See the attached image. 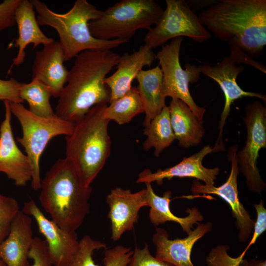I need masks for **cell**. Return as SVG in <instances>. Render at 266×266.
<instances>
[{"mask_svg": "<svg viewBox=\"0 0 266 266\" xmlns=\"http://www.w3.org/2000/svg\"><path fill=\"white\" fill-rule=\"evenodd\" d=\"M202 24L220 40L230 46L229 57L266 73V66L254 58L266 45V0H220L198 14Z\"/></svg>", "mask_w": 266, "mask_h": 266, "instance_id": "6da1fadb", "label": "cell"}, {"mask_svg": "<svg viewBox=\"0 0 266 266\" xmlns=\"http://www.w3.org/2000/svg\"><path fill=\"white\" fill-rule=\"evenodd\" d=\"M119 58L110 50H90L79 54L58 98L56 115L75 123L94 106L109 102L110 91L104 81Z\"/></svg>", "mask_w": 266, "mask_h": 266, "instance_id": "7a4b0ae2", "label": "cell"}, {"mask_svg": "<svg viewBox=\"0 0 266 266\" xmlns=\"http://www.w3.org/2000/svg\"><path fill=\"white\" fill-rule=\"evenodd\" d=\"M39 202L51 220L63 229L74 232L90 211L92 191L66 158L58 160L47 171L40 185Z\"/></svg>", "mask_w": 266, "mask_h": 266, "instance_id": "3957f363", "label": "cell"}, {"mask_svg": "<svg viewBox=\"0 0 266 266\" xmlns=\"http://www.w3.org/2000/svg\"><path fill=\"white\" fill-rule=\"evenodd\" d=\"M30 1L37 13L39 25L51 27L58 33L65 62L84 51L110 50L126 43L120 39H100L92 35L88 24L98 19L102 11L87 0H77L69 10L63 14L51 10L39 0Z\"/></svg>", "mask_w": 266, "mask_h": 266, "instance_id": "277c9868", "label": "cell"}, {"mask_svg": "<svg viewBox=\"0 0 266 266\" xmlns=\"http://www.w3.org/2000/svg\"><path fill=\"white\" fill-rule=\"evenodd\" d=\"M107 105L100 103L92 107L75 123L71 134L66 136V158L87 186H91L110 153V121L103 117Z\"/></svg>", "mask_w": 266, "mask_h": 266, "instance_id": "5b68a950", "label": "cell"}, {"mask_svg": "<svg viewBox=\"0 0 266 266\" xmlns=\"http://www.w3.org/2000/svg\"><path fill=\"white\" fill-rule=\"evenodd\" d=\"M163 11L153 0H122L102 11L101 16L91 21L88 26L97 38L127 42L138 30L151 29Z\"/></svg>", "mask_w": 266, "mask_h": 266, "instance_id": "8992f818", "label": "cell"}, {"mask_svg": "<svg viewBox=\"0 0 266 266\" xmlns=\"http://www.w3.org/2000/svg\"><path fill=\"white\" fill-rule=\"evenodd\" d=\"M9 104L12 114L19 121L21 127L22 137H17L16 140L24 147L31 162L32 188L38 190L41 182L39 162L44 150L53 138L71 134L75 123L65 120L56 115L51 117L37 116L22 103L9 102Z\"/></svg>", "mask_w": 266, "mask_h": 266, "instance_id": "52a82bcc", "label": "cell"}, {"mask_svg": "<svg viewBox=\"0 0 266 266\" xmlns=\"http://www.w3.org/2000/svg\"><path fill=\"white\" fill-rule=\"evenodd\" d=\"M166 3L157 23L145 35V44L153 48L177 37L186 36L199 43L211 38L210 33L186 1L166 0Z\"/></svg>", "mask_w": 266, "mask_h": 266, "instance_id": "ba28073f", "label": "cell"}, {"mask_svg": "<svg viewBox=\"0 0 266 266\" xmlns=\"http://www.w3.org/2000/svg\"><path fill=\"white\" fill-rule=\"evenodd\" d=\"M183 40L182 37L171 39L156 55L163 72L162 93L165 98L183 101L200 120H202L205 109L196 103L189 91L190 83L197 82L200 72L198 66L190 64H186L185 69L182 67L179 55Z\"/></svg>", "mask_w": 266, "mask_h": 266, "instance_id": "9c48e42d", "label": "cell"}, {"mask_svg": "<svg viewBox=\"0 0 266 266\" xmlns=\"http://www.w3.org/2000/svg\"><path fill=\"white\" fill-rule=\"evenodd\" d=\"M247 129V139L243 149L236 153L240 170L246 178L248 189L261 194L266 188L257 167L259 152L266 148V109L260 101L249 104L243 118Z\"/></svg>", "mask_w": 266, "mask_h": 266, "instance_id": "30bf717a", "label": "cell"}, {"mask_svg": "<svg viewBox=\"0 0 266 266\" xmlns=\"http://www.w3.org/2000/svg\"><path fill=\"white\" fill-rule=\"evenodd\" d=\"M200 73L211 78L220 87L225 96V104L219 122V133L212 152L225 150L222 140V133L226 120L229 116L231 105L233 101L243 97L258 98L266 101V97L260 93L247 92L242 90L237 83L236 79L239 73L244 69L243 66H237L236 64L229 56H225L216 65H200Z\"/></svg>", "mask_w": 266, "mask_h": 266, "instance_id": "8fae6325", "label": "cell"}, {"mask_svg": "<svg viewBox=\"0 0 266 266\" xmlns=\"http://www.w3.org/2000/svg\"><path fill=\"white\" fill-rule=\"evenodd\" d=\"M237 146L230 148L228 156L232 162L231 170L227 181L219 187L201 184L198 180H195L191 186L193 194L216 195L223 199L230 205L235 224L239 231L238 237L241 242L246 241L252 234L255 221L251 218L238 198L237 176L239 169L236 159Z\"/></svg>", "mask_w": 266, "mask_h": 266, "instance_id": "7c38bea8", "label": "cell"}, {"mask_svg": "<svg viewBox=\"0 0 266 266\" xmlns=\"http://www.w3.org/2000/svg\"><path fill=\"white\" fill-rule=\"evenodd\" d=\"M21 211L36 222L39 233L45 238L53 266H66L78 247L76 231L63 229L47 218L33 200L25 202Z\"/></svg>", "mask_w": 266, "mask_h": 266, "instance_id": "4fadbf2b", "label": "cell"}, {"mask_svg": "<svg viewBox=\"0 0 266 266\" xmlns=\"http://www.w3.org/2000/svg\"><path fill=\"white\" fill-rule=\"evenodd\" d=\"M4 118L0 125V172L17 186H25L32 180V167L26 154L19 148L13 136L9 101H3Z\"/></svg>", "mask_w": 266, "mask_h": 266, "instance_id": "5bb4252c", "label": "cell"}, {"mask_svg": "<svg viewBox=\"0 0 266 266\" xmlns=\"http://www.w3.org/2000/svg\"><path fill=\"white\" fill-rule=\"evenodd\" d=\"M108 218L111 222V239H119L123 234L134 228L140 209L147 206L146 190L132 193L120 187L113 189L107 196Z\"/></svg>", "mask_w": 266, "mask_h": 266, "instance_id": "9a60e30c", "label": "cell"}, {"mask_svg": "<svg viewBox=\"0 0 266 266\" xmlns=\"http://www.w3.org/2000/svg\"><path fill=\"white\" fill-rule=\"evenodd\" d=\"M212 152V148L205 146L198 153L183 159L176 165L165 168L159 169L152 172L146 169L141 172L138 176L136 183H151L156 182L161 185L165 179L170 180L174 177H191L202 180L205 185H214V181L219 174L217 167L208 168L202 165L203 158Z\"/></svg>", "mask_w": 266, "mask_h": 266, "instance_id": "2e32d148", "label": "cell"}, {"mask_svg": "<svg viewBox=\"0 0 266 266\" xmlns=\"http://www.w3.org/2000/svg\"><path fill=\"white\" fill-rule=\"evenodd\" d=\"M212 224L209 222L198 223L196 229L184 238L170 239L164 229L157 228L152 236L156 246L155 257L159 260L174 266H195L191 255L195 243L211 231Z\"/></svg>", "mask_w": 266, "mask_h": 266, "instance_id": "e0dca14e", "label": "cell"}, {"mask_svg": "<svg viewBox=\"0 0 266 266\" xmlns=\"http://www.w3.org/2000/svg\"><path fill=\"white\" fill-rule=\"evenodd\" d=\"M64 62L63 51L59 41L54 40L35 52L32 79L47 86L54 98L59 97L66 82L68 70Z\"/></svg>", "mask_w": 266, "mask_h": 266, "instance_id": "ac0fdd59", "label": "cell"}, {"mask_svg": "<svg viewBox=\"0 0 266 266\" xmlns=\"http://www.w3.org/2000/svg\"><path fill=\"white\" fill-rule=\"evenodd\" d=\"M152 48L146 44L132 54L125 52L120 56L116 70L105 78L104 83L110 91V103L123 96L132 88V83L145 66H151L156 59Z\"/></svg>", "mask_w": 266, "mask_h": 266, "instance_id": "d6986e66", "label": "cell"}, {"mask_svg": "<svg viewBox=\"0 0 266 266\" xmlns=\"http://www.w3.org/2000/svg\"><path fill=\"white\" fill-rule=\"evenodd\" d=\"M30 216L20 210L7 237L0 243V258L6 266H30L29 252L34 237Z\"/></svg>", "mask_w": 266, "mask_h": 266, "instance_id": "ffe728a7", "label": "cell"}, {"mask_svg": "<svg viewBox=\"0 0 266 266\" xmlns=\"http://www.w3.org/2000/svg\"><path fill=\"white\" fill-rule=\"evenodd\" d=\"M15 20L18 35L15 40L14 46L18 51L13 60L12 66H18L24 62L25 50L29 44H33V48H35L41 44L47 45L54 40L46 36L40 29L30 0H21L15 11Z\"/></svg>", "mask_w": 266, "mask_h": 266, "instance_id": "44dd1931", "label": "cell"}, {"mask_svg": "<svg viewBox=\"0 0 266 266\" xmlns=\"http://www.w3.org/2000/svg\"><path fill=\"white\" fill-rule=\"evenodd\" d=\"M145 185L147 206L150 207L149 218L153 225L158 226L166 222H176L188 234L192 231L194 224H198L203 221V216L196 207L188 208L186 210L188 216L185 217L175 216L170 208L171 191H166L160 197L155 193L151 183H145Z\"/></svg>", "mask_w": 266, "mask_h": 266, "instance_id": "7402d4cb", "label": "cell"}, {"mask_svg": "<svg viewBox=\"0 0 266 266\" xmlns=\"http://www.w3.org/2000/svg\"><path fill=\"white\" fill-rule=\"evenodd\" d=\"M168 107L171 128L179 145L185 148L198 145L204 134L202 120L179 99H172Z\"/></svg>", "mask_w": 266, "mask_h": 266, "instance_id": "603a6c76", "label": "cell"}, {"mask_svg": "<svg viewBox=\"0 0 266 266\" xmlns=\"http://www.w3.org/2000/svg\"><path fill=\"white\" fill-rule=\"evenodd\" d=\"M106 248L104 242L85 235L79 240L77 251L66 266H127L133 250L120 245L106 249L103 266L96 264L93 259L94 251Z\"/></svg>", "mask_w": 266, "mask_h": 266, "instance_id": "cb8c5ba5", "label": "cell"}, {"mask_svg": "<svg viewBox=\"0 0 266 266\" xmlns=\"http://www.w3.org/2000/svg\"><path fill=\"white\" fill-rule=\"evenodd\" d=\"M135 79L144 107L145 115L143 125L145 128L166 106V98L162 93L163 72L159 65L150 69L141 70Z\"/></svg>", "mask_w": 266, "mask_h": 266, "instance_id": "d4e9b609", "label": "cell"}, {"mask_svg": "<svg viewBox=\"0 0 266 266\" xmlns=\"http://www.w3.org/2000/svg\"><path fill=\"white\" fill-rule=\"evenodd\" d=\"M143 133L147 138L143 144L144 150L154 148V155L158 157L161 152L170 146L175 139L170 121L169 111L165 106L144 128Z\"/></svg>", "mask_w": 266, "mask_h": 266, "instance_id": "484cf974", "label": "cell"}, {"mask_svg": "<svg viewBox=\"0 0 266 266\" xmlns=\"http://www.w3.org/2000/svg\"><path fill=\"white\" fill-rule=\"evenodd\" d=\"M103 117L114 121L120 125L129 123L136 115L144 112L143 105L137 87L131 89L120 98L109 103Z\"/></svg>", "mask_w": 266, "mask_h": 266, "instance_id": "4316f807", "label": "cell"}, {"mask_svg": "<svg viewBox=\"0 0 266 266\" xmlns=\"http://www.w3.org/2000/svg\"><path fill=\"white\" fill-rule=\"evenodd\" d=\"M20 98L26 101L29 110L40 117H51L56 115L51 103L52 93L50 89L36 79H33L29 83H23L19 91Z\"/></svg>", "mask_w": 266, "mask_h": 266, "instance_id": "83f0119b", "label": "cell"}, {"mask_svg": "<svg viewBox=\"0 0 266 266\" xmlns=\"http://www.w3.org/2000/svg\"><path fill=\"white\" fill-rule=\"evenodd\" d=\"M20 210L15 199L0 193V243L8 235L11 223Z\"/></svg>", "mask_w": 266, "mask_h": 266, "instance_id": "f1b7e54d", "label": "cell"}, {"mask_svg": "<svg viewBox=\"0 0 266 266\" xmlns=\"http://www.w3.org/2000/svg\"><path fill=\"white\" fill-rule=\"evenodd\" d=\"M229 246L219 245L213 248L206 259L207 266H243L246 259L243 252L238 257L233 258L227 253Z\"/></svg>", "mask_w": 266, "mask_h": 266, "instance_id": "f546056e", "label": "cell"}, {"mask_svg": "<svg viewBox=\"0 0 266 266\" xmlns=\"http://www.w3.org/2000/svg\"><path fill=\"white\" fill-rule=\"evenodd\" d=\"M28 257L32 261V264L30 266H53L46 242L39 237H34Z\"/></svg>", "mask_w": 266, "mask_h": 266, "instance_id": "4dcf8cb0", "label": "cell"}, {"mask_svg": "<svg viewBox=\"0 0 266 266\" xmlns=\"http://www.w3.org/2000/svg\"><path fill=\"white\" fill-rule=\"evenodd\" d=\"M127 266H174L152 255L146 244L142 248L136 247Z\"/></svg>", "mask_w": 266, "mask_h": 266, "instance_id": "1f68e13d", "label": "cell"}, {"mask_svg": "<svg viewBox=\"0 0 266 266\" xmlns=\"http://www.w3.org/2000/svg\"><path fill=\"white\" fill-rule=\"evenodd\" d=\"M23 83L13 78L8 80L0 78V101L22 103L24 101L20 98L19 91Z\"/></svg>", "mask_w": 266, "mask_h": 266, "instance_id": "d6a6232c", "label": "cell"}, {"mask_svg": "<svg viewBox=\"0 0 266 266\" xmlns=\"http://www.w3.org/2000/svg\"><path fill=\"white\" fill-rule=\"evenodd\" d=\"M21 0H4L0 3V32L16 25L15 13Z\"/></svg>", "mask_w": 266, "mask_h": 266, "instance_id": "836d02e7", "label": "cell"}, {"mask_svg": "<svg viewBox=\"0 0 266 266\" xmlns=\"http://www.w3.org/2000/svg\"><path fill=\"white\" fill-rule=\"evenodd\" d=\"M243 266H266V261L255 259L249 261L246 260Z\"/></svg>", "mask_w": 266, "mask_h": 266, "instance_id": "e575fe53", "label": "cell"}, {"mask_svg": "<svg viewBox=\"0 0 266 266\" xmlns=\"http://www.w3.org/2000/svg\"><path fill=\"white\" fill-rule=\"evenodd\" d=\"M0 266H6L0 258Z\"/></svg>", "mask_w": 266, "mask_h": 266, "instance_id": "d590c367", "label": "cell"}]
</instances>
